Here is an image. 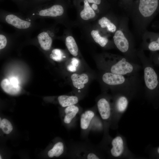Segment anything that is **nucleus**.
Masks as SVG:
<instances>
[{"instance_id": "bb28decb", "label": "nucleus", "mask_w": 159, "mask_h": 159, "mask_svg": "<svg viewBox=\"0 0 159 159\" xmlns=\"http://www.w3.org/2000/svg\"><path fill=\"white\" fill-rule=\"evenodd\" d=\"M89 3H92L97 5L100 4L101 2V0H87Z\"/></svg>"}, {"instance_id": "aec40b11", "label": "nucleus", "mask_w": 159, "mask_h": 159, "mask_svg": "<svg viewBox=\"0 0 159 159\" xmlns=\"http://www.w3.org/2000/svg\"><path fill=\"white\" fill-rule=\"evenodd\" d=\"M98 23L101 28H106L109 32L112 33L115 32L117 29L115 25L106 17L103 16L100 19Z\"/></svg>"}, {"instance_id": "7c9ffc66", "label": "nucleus", "mask_w": 159, "mask_h": 159, "mask_svg": "<svg viewBox=\"0 0 159 159\" xmlns=\"http://www.w3.org/2000/svg\"><path fill=\"white\" fill-rule=\"evenodd\" d=\"M158 60L159 61V57H158Z\"/></svg>"}, {"instance_id": "6e6552de", "label": "nucleus", "mask_w": 159, "mask_h": 159, "mask_svg": "<svg viewBox=\"0 0 159 159\" xmlns=\"http://www.w3.org/2000/svg\"><path fill=\"white\" fill-rule=\"evenodd\" d=\"M38 34L32 39L37 42L44 51H49L51 48L54 33L52 27L44 24L39 29Z\"/></svg>"}, {"instance_id": "f8f14e48", "label": "nucleus", "mask_w": 159, "mask_h": 159, "mask_svg": "<svg viewBox=\"0 0 159 159\" xmlns=\"http://www.w3.org/2000/svg\"><path fill=\"white\" fill-rule=\"evenodd\" d=\"M1 85L5 92L11 95L17 94L20 92L21 90L18 80L14 77L9 79H3L1 82Z\"/></svg>"}, {"instance_id": "39448f33", "label": "nucleus", "mask_w": 159, "mask_h": 159, "mask_svg": "<svg viewBox=\"0 0 159 159\" xmlns=\"http://www.w3.org/2000/svg\"><path fill=\"white\" fill-rule=\"evenodd\" d=\"M125 29L122 26V28L117 29L113 36L114 43L118 50L124 54L125 57L137 63L135 61L137 57H138L137 52L134 49L132 42Z\"/></svg>"}, {"instance_id": "c756f323", "label": "nucleus", "mask_w": 159, "mask_h": 159, "mask_svg": "<svg viewBox=\"0 0 159 159\" xmlns=\"http://www.w3.org/2000/svg\"><path fill=\"white\" fill-rule=\"evenodd\" d=\"M0 159H2L1 157V155H0Z\"/></svg>"}, {"instance_id": "cd10ccee", "label": "nucleus", "mask_w": 159, "mask_h": 159, "mask_svg": "<svg viewBox=\"0 0 159 159\" xmlns=\"http://www.w3.org/2000/svg\"><path fill=\"white\" fill-rule=\"evenodd\" d=\"M92 8L93 9V10H97L98 8V6L97 5V4H93L92 5Z\"/></svg>"}, {"instance_id": "0eeeda50", "label": "nucleus", "mask_w": 159, "mask_h": 159, "mask_svg": "<svg viewBox=\"0 0 159 159\" xmlns=\"http://www.w3.org/2000/svg\"><path fill=\"white\" fill-rule=\"evenodd\" d=\"M158 5V0H140L138 11L132 13L134 22L138 28L144 30L146 21L155 13Z\"/></svg>"}, {"instance_id": "f03ea898", "label": "nucleus", "mask_w": 159, "mask_h": 159, "mask_svg": "<svg viewBox=\"0 0 159 159\" xmlns=\"http://www.w3.org/2000/svg\"><path fill=\"white\" fill-rule=\"evenodd\" d=\"M0 21L12 27L16 32L22 37L29 38L35 30L44 24L42 21H37L27 19L21 13L1 11Z\"/></svg>"}, {"instance_id": "9d476101", "label": "nucleus", "mask_w": 159, "mask_h": 159, "mask_svg": "<svg viewBox=\"0 0 159 159\" xmlns=\"http://www.w3.org/2000/svg\"><path fill=\"white\" fill-rule=\"evenodd\" d=\"M95 115V111L93 109L87 110L81 114L80 127L83 135L86 136L91 128Z\"/></svg>"}, {"instance_id": "7ed1b4c3", "label": "nucleus", "mask_w": 159, "mask_h": 159, "mask_svg": "<svg viewBox=\"0 0 159 159\" xmlns=\"http://www.w3.org/2000/svg\"><path fill=\"white\" fill-rule=\"evenodd\" d=\"M101 80L107 87L115 90L117 93L124 94L129 97L136 92L140 87L138 77L102 71Z\"/></svg>"}, {"instance_id": "4be33fe9", "label": "nucleus", "mask_w": 159, "mask_h": 159, "mask_svg": "<svg viewBox=\"0 0 159 159\" xmlns=\"http://www.w3.org/2000/svg\"><path fill=\"white\" fill-rule=\"evenodd\" d=\"M91 35L95 42L102 47L106 46L108 42V39L101 36L97 30H92L91 32Z\"/></svg>"}, {"instance_id": "4468645a", "label": "nucleus", "mask_w": 159, "mask_h": 159, "mask_svg": "<svg viewBox=\"0 0 159 159\" xmlns=\"http://www.w3.org/2000/svg\"><path fill=\"white\" fill-rule=\"evenodd\" d=\"M76 104L66 107L64 110V115L63 119L64 122L67 125L72 124L78 114L80 111L79 106Z\"/></svg>"}, {"instance_id": "c85d7f7f", "label": "nucleus", "mask_w": 159, "mask_h": 159, "mask_svg": "<svg viewBox=\"0 0 159 159\" xmlns=\"http://www.w3.org/2000/svg\"><path fill=\"white\" fill-rule=\"evenodd\" d=\"M157 153L159 155V147H158L157 149Z\"/></svg>"}, {"instance_id": "f3484780", "label": "nucleus", "mask_w": 159, "mask_h": 159, "mask_svg": "<svg viewBox=\"0 0 159 159\" xmlns=\"http://www.w3.org/2000/svg\"><path fill=\"white\" fill-rule=\"evenodd\" d=\"M59 103L63 107L77 104L79 102V98L76 96L62 95L58 97Z\"/></svg>"}, {"instance_id": "9b49d317", "label": "nucleus", "mask_w": 159, "mask_h": 159, "mask_svg": "<svg viewBox=\"0 0 159 159\" xmlns=\"http://www.w3.org/2000/svg\"><path fill=\"white\" fill-rule=\"evenodd\" d=\"M130 97L122 93H117L112 105V112L118 114L123 113L128 106Z\"/></svg>"}, {"instance_id": "393cba45", "label": "nucleus", "mask_w": 159, "mask_h": 159, "mask_svg": "<svg viewBox=\"0 0 159 159\" xmlns=\"http://www.w3.org/2000/svg\"><path fill=\"white\" fill-rule=\"evenodd\" d=\"M0 127L4 132L6 134L10 133L13 130V127L11 122L5 118L2 120Z\"/></svg>"}, {"instance_id": "a878e982", "label": "nucleus", "mask_w": 159, "mask_h": 159, "mask_svg": "<svg viewBox=\"0 0 159 159\" xmlns=\"http://www.w3.org/2000/svg\"><path fill=\"white\" fill-rule=\"evenodd\" d=\"M149 50L152 51L159 50V37L156 41L150 42L148 46Z\"/></svg>"}, {"instance_id": "ddd939ff", "label": "nucleus", "mask_w": 159, "mask_h": 159, "mask_svg": "<svg viewBox=\"0 0 159 159\" xmlns=\"http://www.w3.org/2000/svg\"><path fill=\"white\" fill-rule=\"evenodd\" d=\"M111 145L110 152L112 157L118 158L122 155L125 151V144L121 136L118 135L113 138L111 141Z\"/></svg>"}, {"instance_id": "412c9836", "label": "nucleus", "mask_w": 159, "mask_h": 159, "mask_svg": "<svg viewBox=\"0 0 159 159\" xmlns=\"http://www.w3.org/2000/svg\"><path fill=\"white\" fill-rule=\"evenodd\" d=\"M64 150L63 143L62 142H59L56 143L52 148L48 151V155L50 158L58 157L63 153Z\"/></svg>"}, {"instance_id": "b1692460", "label": "nucleus", "mask_w": 159, "mask_h": 159, "mask_svg": "<svg viewBox=\"0 0 159 159\" xmlns=\"http://www.w3.org/2000/svg\"><path fill=\"white\" fill-rule=\"evenodd\" d=\"M80 64V61L78 59L73 58L67 65V69L70 72L75 73L79 68Z\"/></svg>"}, {"instance_id": "2eb2a0df", "label": "nucleus", "mask_w": 159, "mask_h": 159, "mask_svg": "<svg viewBox=\"0 0 159 159\" xmlns=\"http://www.w3.org/2000/svg\"><path fill=\"white\" fill-rule=\"evenodd\" d=\"M71 79L74 87L78 90H81L85 87L89 80V77L85 73L79 74L73 73L71 76Z\"/></svg>"}, {"instance_id": "f257e3e1", "label": "nucleus", "mask_w": 159, "mask_h": 159, "mask_svg": "<svg viewBox=\"0 0 159 159\" xmlns=\"http://www.w3.org/2000/svg\"><path fill=\"white\" fill-rule=\"evenodd\" d=\"M102 71L130 76L138 77L141 66L125 56L109 55L102 58L99 62Z\"/></svg>"}, {"instance_id": "20e7f679", "label": "nucleus", "mask_w": 159, "mask_h": 159, "mask_svg": "<svg viewBox=\"0 0 159 159\" xmlns=\"http://www.w3.org/2000/svg\"><path fill=\"white\" fill-rule=\"evenodd\" d=\"M29 19L36 21L37 19L52 18H61L64 14L63 6L55 4L50 6L38 7L28 9L21 13Z\"/></svg>"}, {"instance_id": "1a4fd4ad", "label": "nucleus", "mask_w": 159, "mask_h": 159, "mask_svg": "<svg viewBox=\"0 0 159 159\" xmlns=\"http://www.w3.org/2000/svg\"><path fill=\"white\" fill-rule=\"evenodd\" d=\"M97 106L98 112L105 124L110 122L112 118V105L106 97H102L97 101Z\"/></svg>"}, {"instance_id": "dca6fc26", "label": "nucleus", "mask_w": 159, "mask_h": 159, "mask_svg": "<svg viewBox=\"0 0 159 159\" xmlns=\"http://www.w3.org/2000/svg\"><path fill=\"white\" fill-rule=\"evenodd\" d=\"M75 150L77 151H74V153H73V155L76 157L88 159H100L101 158L96 151L92 149L80 147L77 149H76Z\"/></svg>"}, {"instance_id": "6ab92c4d", "label": "nucleus", "mask_w": 159, "mask_h": 159, "mask_svg": "<svg viewBox=\"0 0 159 159\" xmlns=\"http://www.w3.org/2000/svg\"><path fill=\"white\" fill-rule=\"evenodd\" d=\"M66 46L69 52L73 56H77L79 49L77 44L73 37L71 36H67L65 39Z\"/></svg>"}, {"instance_id": "5701e85b", "label": "nucleus", "mask_w": 159, "mask_h": 159, "mask_svg": "<svg viewBox=\"0 0 159 159\" xmlns=\"http://www.w3.org/2000/svg\"><path fill=\"white\" fill-rule=\"evenodd\" d=\"M50 58L53 60L59 62L66 58L62 51L60 49H53L49 54Z\"/></svg>"}, {"instance_id": "a211bd4d", "label": "nucleus", "mask_w": 159, "mask_h": 159, "mask_svg": "<svg viewBox=\"0 0 159 159\" xmlns=\"http://www.w3.org/2000/svg\"><path fill=\"white\" fill-rule=\"evenodd\" d=\"M84 8L80 14L81 18L82 19L85 20L93 18L96 15L95 11L90 6L87 0H84Z\"/></svg>"}, {"instance_id": "423d86ee", "label": "nucleus", "mask_w": 159, "mask_h": 159, "mask_svg": "<svg viewBox=\"0 0 159 159\" xmlns=\"http://www.w3.org/2000/svg\"><path fill=\"white\" fill-rule=\"evenodd\" d=\"M137 54L143 67L146 92L148 94L151 93L158 87L159 82L158 75L143 51L140 50L137 52Z\"/></svg>"}]
</instances>
